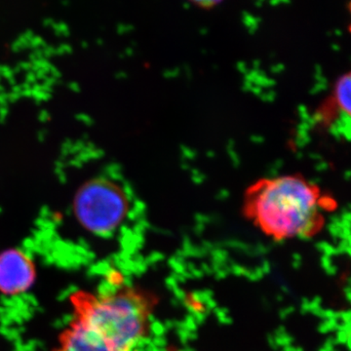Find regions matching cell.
<instances>
[{
	"label": "cell",
	"instance_id": "1",
	"mask_svg": "<svg viewBox=\"0 0 351 351\" xmlns=\"http://www.w3.org/2000/svg\"><path fill=\"white\" fill-rule=\"evenodd\" d=\"M71 318L53 351H134L149 335L157 297L131 285L69 298Z\"/></svg>",
	"mask_w": 351,
	"mask_h": 351
},
{
	"label": "cell",
	"instance_id": "2",
	"mask_svg": "<svg viewBox=\"0 0 351 351\" xmlns=\"http://www.w3.org/2000/svg\"><path fill=\"white\" fill-rule=\"evenodd\" d=\"M335 206L317 184L297 173L256 180L242 198L245 218L276 241L313 239Z\"/></svg>",
	"mask_w": 351,
	"mask_h": 351
},
{
	"label": "cell",
	"instance_id": "3",
	"mask_svg": "<svg viewBox=\"0 0 351 351\" xmlns=\"http://www.w3.org/2000/svg\"><path fill=\"white\" fill-rule=\"evenodd\" d=\"M133 211V196L125 182L99 176L83 184L75 198L76 218L88 232L110 237Z\"/></svg>",
	"mask_w": 351,
	"mask_h": 351
},
{
	"label": "cell",
	"instance_id": "4",
	"mask_svg": "<svg viewBox=\"0 0 351 351\" xmlns=\"http://www.w3.org/2000/svg\"><path fill=\"white\" fill-rule=\"evenodd\" d=\"M36 267L29 256L17 249L0 254V292L18 295L32 287L36 280Z\"/></svg>",
	"mask_w": 351,
	"mask_h": 351
},
{
	"label": "cell",
	"instance_id": "5",
	"mask_svg": "<svg viewBox=\"0 0 351 351\" xmlns=\"http://www.w3.org/2000/svg\"><path fill=\"white\" fill-rule=\"evenodd\" d=\"M334 101L341 112L351 117V71L341 76L337 82Z\"/></svg>",
	"mask_w": 351,
	"mask_h": 351
},
{
	"label": "cell",
	"instance_id": "6",
	"mask_svg": "<svg viewBox=\"0 0 351 351\" xmlns=\"http://www.w3.org/2000/svg\"><path fill=\"white\" fill-rule=\"evenodd\" d=\"M195 5L199 7L201 9L212 8L215 5H218V1H204V2H195Z\"/></svg>",
	"mask_w": 351,
	"mask_h": 351
},
{
	"label": "cell",
	"instance_id": "7",
	"mask_svg": "<svg viewBox=\"0 0 351 351\" xmlns=\"http://www.w3.org/2000/svg\"><path fill=\"white\" fill-rule=\"evenodd\" d=\"M350 14H351V3L350 4ZM350 31H351V27H350Z\"/></svg>",
	"mask_w": 351,
	"mask_h": 351
}]
</instances>
